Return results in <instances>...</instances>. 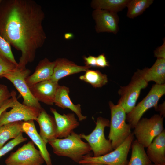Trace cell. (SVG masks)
Wrapping results in <instances>:
<instances>
[{
  "mask_svg": "<svg viewBox=\"0 0 165 165\" xmlns=\"http://www.w3.org/2000/svg\"><path fill=\"white\" fill-rule=\"evenodd\" d=\"M153 0H129L127 16L133 19L142 14L153 3Z\"/></svg>",
  "mask_w": 165,
  "mask_h": 165,
  "instance_id": "cell-26",
  "label": "cell"
},
{
  "mask_svg": "<svg viewBox=\"0 0 165 165\" xmlns=\"http://www.w3.org/2000/svg\"><path fill=\"white\" fill-rule=\"evenodd\" d=\"M134 138V135L131 133L125 141L114 150L98 157L85 155L82 157L79 164L98 163L107 165H127L129 162L128 155Z\"/></svg>",
  "mask_w": 165,
  "mask_h": 165,
  "instance_id": "cell-7",
  "label": "cell"
},
{
  "mask_svg": "<svg viewBox=\"0 0 165 165\" xmlns=\"http://www.w3.org/2000/svg\"><path fill=\"white\" fill-rule=\"evenodd\" d=\"M163 121V117L159 114H155L150 118H141L133 133L137 141L144 148H147L164 130Z\"/></svg>",
  "mask_w": 165,
  "mask_h": 165,
  "instance_id": "cell-4",
  "label": "cell"
},
{
  "mask_svg": "<svg viewBox=\"0 0 165 165\" xmlns=\"http://www.w3.org/2000/svg\"><path fill=\"white\" fill-rule=\"evenodd\" d=\"M69 93L68 87L59 85L56 93L54 103L62 109L68 108L71 110L76 115L79 121L86 119L87 117L82 114L80 105L73 103L69 96Z\"/></svg>",
  "mask_w": 165,
  "mask_h": 165,
  "instance_id": "cell-18",
  "label": "cell"
},
{
  "mask_svg": "<svg viewBox=\"0 0 165 165\" xmlns=\"http://www.w3.org/2000/svg\"><path fill=\"white\" fill-rule=\"evenodd\" d=\"M14 99V105L9 112L4 111L0 117V126L14 122L36 120L42 109L25 105L20 103L16 97V93L11 92Z\"/></svg>",
  "mask_w": 165,
  "mask_h": 165,
  "instance_id": "cell-10",
  "label": "cell"
},
{
  "mask_svg": "<svg viewBox=\"0 0 165 165\" xmlns=\"http://www.w3.org/2000/svg\"><path fill=\"white\" fill-rule=\"evenodd\" d=\"M154 56L157 58L165 59V41L164 38L163 44L157 47L154 52Z\"/></svg>",
  "mask_w": 165,
  "mask_h": 165,
  "instance_id": "cell-32",
  "label": "cell"
},
{
  "mask_svg": "<svg viewBox=\"0 0 165 165\" xmlns=\"http://www.w3.org/2000/svg\"><path fill=\"white\" fill-rule=\"evenodd\" d=\"M84 59L85 61V65L92 67H97L96 57L90 55L88 57H84Z\"/></svg>",
  "mask_w": 165,
  "mask_h": 165,
  "instance_id": "cell-34",
  "label": "cell"
},
{
  "mask_svg": "<svg viewBox=\"0 0 165 165\" xmlns=\"http://www.w3.org/2000/svg\"><path fill=\"white\" fill-rule=\"evenodd\" d=\"M85 72L84 75L79 77V79L90 84L94 87H101L108 82L107 75L98 70L88 69Z\"/></svg>",
  "mask_w": 165,
  "mask_h": 165,
  "instance_id": "cell-25",
  "label": "cell"
},
{
  "mask_svg": "<svg viewBox=\"0 0 165 165\" xmlns=\"http://www.w3.org/2000/svg\"><path fill=\"white\" fill-rule=\"evenodd\" d=\"M45 13L33 0H9L0 7V35L21 53L18 66L25 68L46 38Z\"/></svg>",
  "mask_w": 165,
  "mask_h": 165,
  "instance_id": "cell-1",
  "label": "cell"
},
{
  "mask_svg": "<svg viewBox=\"0 0 165 165\" xmlns=\"http://www.w3.org/2000/svg\"><path fill=\"white\" fill-rule=\"evenodd\" d=\"M82 165H107L104 163H88L82 164Z\"/></svg>",
  "mask_w": 165,
  "mask_h": 165,
  "instance_id": "cell-36",
  "label": "cell"
},
{
  "mask_svg": "<svg viewBox=\"0 0 165 165\" xmlns=\"http://www.w3.org/2000/svg\"><path fill=\"white\" fill-rule=\"evenodd\" d=\"M97 67L100 68H105L109 66V64L104 54H102L96 57Z\"/></svg>",
  "mask_w": 165,
  "mask_h": 165,
  "instance_id": "cell-31",
  "label": "cell"
},
{
  "mask_svg": "<svg viewBox=\"0 0 165 165\" xmlns=\"http://www.w3.org/2000/svg\"><path fill=\"white\" fill-rule=\"evenodd\" d=\"M50 110L54 115L56 122L57 138L67 137L79 125V123L74 113L61 115L53 108H51Z\"/></svg>",
  "mask_w": 165,
  "mask_h": 165,
  "instance_id": "cell-14",
  "label": "cell"
},
{
  "mask_svg": "<svg viewBox=\"0 0 165 165\" xmlns=\"http://www.w3.org/2000/svg\"><path fill=\"white\" fill-rule=\"evenodd\" d=\"M156 110H158L160 112V115L163 117L165 116V103L160 105L158 107L157 106L155 108Z\"/></svg>",
  "mask_w": 165,
  "mask_h": 165,
  "instance_id": "cell-35",
  "label": "cell"
},
{
  "mask_svg": "<svg viewBox=\"0 0 165 165\" xmlns=\"http://www.w3.org/2000/svg\"><path fill=\"white\" fill-rule=\"evenodd\" d=\"M17 66L0 55V78L4 74L14 70Z\"/></svg>",
  "mask_w": 165,
  "mask_h": 165,
  "instance_id": "cell-29",
  "label": "cell"
},
{
  "mask_svg": "<svg viewBox=\"0 0 165 165\" xmlns=\"http://www.w3.org/2000/svg\"><path fill=\"white\" fill-rule=\"evenodd\" d=\"M55 65V61H50L47 58L40 61L34 73L25 79L29 88L38 82L50 80L53 74Z\"/></svg>",
  "mask_w": 165,
  "mask_h": 165,
  "instance_id": "cell-16",
  "label": "cell"
},
{
  "mask_svg": "<svg viewBox=\"0 0 165 165\" xmlns=\"http://www.w3.org/2000/svg\"><path fill=\"white\" fill-rule=\"evenodd\" d=\"M147 155L153 163H165V130L156 137L147 147Z\"/></svg>",
  "mask_w": 165,
  "mask_h": 165,
  "instance_id": "cell-20",
  "label": "cell"
},
{
  "mask_svg": "<svg viewBox=\"0 0 165 165\" xmlns=\"http://www.w3.org/2000/svg\"><path fill=\"white\" fill-rule=\"evenodd\" d=\"M40 127L39 135L46 144L49 141L57 138V126L54 117L43 108L36 119Z\"/></svg>",
  "mask_w": 165,
  "mask_h": 165,
  "instance_id": "cell-17",
  "label": "cell"
},
{
  "mask_svg": "<svg viewBox=\"0 0 165 165\" xmlns=\"http://www.w3.org/2000/svg\"><path fill=\"white\" fill-rule=\"evenodd\" d=\"M165 94V84L153 85L146 97L126 115V121L134 128L144 114L152 107L155 108Z\"/></svg>",
  "mask_w": 165,
  "mask_h": 165,
  "instance_id": "cell-8",
  "label": "cell"
},
{
  "mask_svg": "<svg viewBox=\"0 0 165 165\" xmlns=\"http://www.w3.org/2000/svg\"><path fill=\"white\" fill-rule=\"evenodd\" d=\"M53 74L50 80L58 82L61 79L72 74L86 72L91 68L87 66H80L65 58H58L55 61Z\"/></svg>",
  "mask_w": 165,
  "mask_h": 165,
  "instance_id": "cell-15",
  "label": "cell"
},
{
  "mask_svg": "<svg viewBox=\"0 0 165 165\" xmlns=\"http://www.w3.org/2000/svg\"><path fill=\"white\" fill-rule=\"evenodd\" d=\"M64 38L66 39H70L73 37V35L71 33H67L64 35Z\"/></svg>",
  "mask_w": 165,
  "mask_h": 165,
  "instance_id": "cell-37",
  "label": "cell"
},
{
  "mask_svg": "<svg viewBox=\"0 0 165 165\" xmlns=\"http://www.w3.org/2000/svg\"><path fill=\"white\" fill-rule=\"evenodd\" d=\"M149 165H165V163L164 164H155V163H152L150 164Z\"/></svg>",
  "mask_w": 165,
  "mask_h": 165,
  "instance_id": "cell-38",
  "label": "cell"
},
{
  "mask_svg": "<svg viewBox=\"0 0 165 165\" xmlns=\"http://www.w3.org/2000/svg\"><path fill=\"white\" fill-rule=\"evenodd\" d=\"M30 73L29 69L17 66L14 70L4 74L2 77L6 78L13 83L23 97V104L41 109L42 108L40 103L33 96L25 81Z\"/></svg>",
  "mask_w": 165,
  "mask_h": 165,
  "instance_id": "cell-9",
  "label": "cell"
},
{
  "mask_svg": "<svg viewBox=\"0 0 165 165\" xmlns=\"http://www.w3.org/2000/svg\"><path fill=\"white\" fill-rule=\"evenodd\" d=\"M48 143L55 154L68 157L78 163L83 156L92 151L89 144L83 141L79 134L73 131L66 138H55Z\"/></svg>",
  "mask_w": 165,
  "mask_h": 165,
  "instance_id": "cell-2",
  "label": "cell"
},
{
  "mask_svg": "<svg viewBox=\"0 0 165 165\" xmlns=\"http://www.w3.org/2000/svg\"><path fill=\"white\" fill-rule=\"evenodd\" d=\"M111 111L110 131L108 138L115 149L121 145L131 133L130 126L126 123V113L122 108L112 101L109 102Z\"/></svg>",
  "mask_w": 165,
  "mask_h": 165,
  "instance_id": "cell-3",
  "label": "cell"
},
{
  "mask_svg": "<svg viewBox=\"0 0 165 165\" xmlns=\"http://www.w3.org/2000/svg\"><path fill=\"white\" fill-rule=\"evenodd\" d=\"M22 129L23 132L25 133L38 147L46 165H52L50 155L46 147V144L38 133L34 120L23 122Z\"/></svg>",
  "mask_w": 165,
  "mask_h": 165,
  "instance_id": "cell-19",
  "label": "cell"
},
{
  "mask_svg": "<svg viewBox=\"0 0 165 165\" xmlns=\"http://www.w3.org/2000/svg\"><path fill=\"white\" fill-rule=\"evenodd\" d=\"M0 55L14 64L18 65L10 44L0 35Z\"/></svg>",
  "mask_w": 165,
  "mask_h": 165,
  "instance_id": "cell-27",
  "label": "cell"
},
{
  "mask_svg": "<svg viewBox=\"0 0 165 165\" xmlns=\"http://www.w3.org/2000/svg\"><path fill=\"white\" fill-rule=\"evenodd\" d=\"M14 103V99L11 94V97L6 101L0 107V117L2 114L9 108H12Z\"/></svg>",
  "mask_w": 165,
  "mask_h": 165,
  "instance_id": "cell-33",
  "label": "cell"
},
{
  "mask_svg": "<svg viewBox=\"0 0 165 165\" xmlns=\"http://www.w3.org/2000/svg\"><path fill=\"white\" fill-rule=\"evenodd\" d=\"M148 82L143 78L140 69L134 73L130 83L121 86L118 93L120 98L117 104L121 106L126 114L130 112L135 106L141 90L146 87Z\"/></svg>",
  "mask_w": 165,
  "mask_h": 165,
  "instance_id": "cell-6",
  "label": "cell"
},
{
  "mask_svg": "<svg viewBox=\"0 0 165 165\" xmlns=\"http://www.w3.org/2000/svg\"><path fill=\"white\" fill-rule=\"evenodd\" d=\"M11 97L7 87L4 84H0V107L7 100Z\"/></svg>",
  "mask_w": 165,
  "mask_h": 165,
  "instance_id": "cell-30",
  "label": "cell"
},
{
  "mask_svg": "<svg viewBox=\"0 0 165 165\" xmlns=\"http://www.w3.org/2000/svg\"><path fill=\"white\" fill-rule=\"evenodd\" d=\"M2 0H0V3L2 2Z\"/></svg>",
  "mask_w": 165,
  "mask_h": 165,
  "instance_id": "cell-39",
  "label": "cell"
},
{
  "mask_svg": "<svg viewBox=\"0 0 165 165\" xmlns=\"http://www.w3.org/2000/svg\"><path fill=\"white\" fill-rule=\"evenodd\" d=\"M95 23L97 33L117 34L119 30V18L117 13L101 9H94L92 14Z\"/></svg>",
  "mask_w": 165,
  "mask_h": 165,
  "instance_id": "cell-12",
  "label": "cell"
},
{
  "mask_svg": "<svg viewBox=\"0 0 165 165\" xmlns=\"http://www.w3.org/2000/svg\"><path fill=\"white\" fill-rule=\"evenodd\" d=\"M140 71L144 79L148 82L153 81L156 84H165V59L157 58L150 68H146Z\"/></svg>",
  "mask_w": 165,
  "mask_h": 165,
  "instance_id": "cell-21",
  "label": "cell"
},
{
  "mask_svg": "<svg viewBox=\"0 0 165 165\" xmlns=\"http://www.w3.org/2000/svg\"><path fill=\"white\" fill-rule=\"evenodd\" d=\"M34 144L29 141L12 152L6 160V165H42L44 160Z\"/></svg>",
  "mask_w": 165,
  "mask_h": 165,
  "instance_id": "cell-11",
  "label": "cell"
},
{
  "mask_svg": "<svg viewBox=\"0 0 165 165\" xmlns=\"http://www.w3.org/2000/svg\"><path fill=\"white\" fill-rule=\"evenodd\" d=\"M59 86L58 82L49 80L38 82L29 88L33 96L39 102L53 105Z\"/></svg>",
  "mask_w": 165,
  "mask_h": 165,
  "instance_id": "cell-13",
  "label": "cell"
},
{
  "mask_svg": "<svg viewBox=\"0 0 165 165\" xmlns=\"http://www.w3.org/2000/svg\"><path fill=\"white\" fill-rule=\"evenodd\" d=\"M129 0H93L91 7L94 9H101L117 13L127 7Z\"/></svg>",
  "mask_w": 165,
  "mask_h": 165,
  "instance_id": "cell-22",
  "label": "cell"
},
{
  "mask_svg": "<svg viewBox=\"0 0 165 165\" xmlns=\"http://www.w3.org/2000/svg\"><path fill=\"white\" fill-rule=\"evenodd\" d=\"M27 140L23 136L22 132L10 141L0 149V158L11 150L15 146Z\"/></svg>",
  "mask_w": 165,
  "mask_h": 165,
  "instance_id": "cell-28",
  "label": "cell"
},
{
  "mask_svg": "<svg viewBox=\"0 0 165 165\" xmlns=\"http://www.w3.org/2000/svg\"><path fill=\"white\" fill-rule=\"evenodd\" d=\"M23 122L17 121L0 126V149L9 140L16 138L23 132Z\"/></svg>",
  "mask_w": 165,
  "mask_h": 165,
  "instance_id": "cell-23",
  "label": "cell"
},
{
  "mask_svg": "<svg viewBox=\"0 0 165 165\" xmlns=\"http://www.w3.org/2000/svg\"><path fill=\"white\" fill-rule=\"evenodd\" d=\"M131 146V158L127 165H149L152 163L145 148L136 140L133 141Z\"/></svg>",
  "mask_w": 165,
  "mask_h": 165,
  "instance_id": "cell-24",
  "label": "cell"
},
{
  "mask_svg": "<svg viewBox=\"0 0 165 165\" xmlns=\"http://www.w3.org/2000/svg\"><path fill=\"white\" fill-rule=\"evenodd\" d=\"M95 123V128L90 134H79L81 138L87 141L94 152V156L98 157L107 154L113 149L111 141L106 138L104 134L105 127H109V120L99 117L97 118Z\"/></svg>",
  "mask_w": 165,
  "mask_h": 165,
  "instance_id": "cell-5",
  "label": "cell"
}]
</instances>
